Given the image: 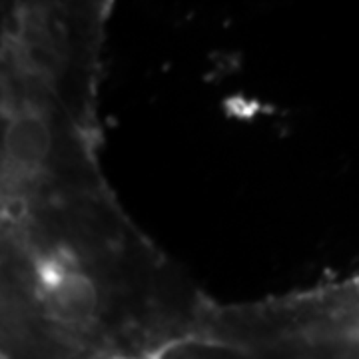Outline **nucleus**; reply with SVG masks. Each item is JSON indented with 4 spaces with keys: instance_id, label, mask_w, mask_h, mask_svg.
Returning <instances> with one entry per match:
<instances>
[{
    "instance_id": "f257e3e1",
    "label": "nucleus",
    "mask_w": 359,
    "mask_h": 359,
    "mask_svg": "<svg viewBox=\"0 0 359 359\" xmlns=\"http://www.w3.org/2000/svg\"><path fill=\"white\" fill-rule=\"evenodd\" d=\"M52 150L50 126L36 112L20 110L11 116L0 134V154L8 168L30 170L44 164Z\"/></svg>"
},
{
    "instance_id": "f03ea898",
    "label": "nucleus",
    "mask_w": 359,
    "mask_h": 359,
    "mask_svg": "<svg viewBox=\"0 0 359 359\" xmlns=\"http://www.w3.org/2000/svg\"><path fill=\"white\" fill-rule=\"evenodd\" d=\"M42 280L46 283L48 309L58 320L76 323L96 311L98 294L88 276L50 264Z\"/></svg>"
},
{
    "instance_id": "7ed1b4c3",
    "label": "nucleus",
    "mask_w": 359,
    "mask_h": 359,
    "mask_svg": "<svg viewBox=\"0 0 359 359\" xmlns=\"http://www.w3.org/2000/svg\"><path fill=\"white\" fill-rule=\"evenodd\" d=\"M285 359H318L316 355H311V353H295V355H290V358Z\"/></svg>"
}]
</instances>
